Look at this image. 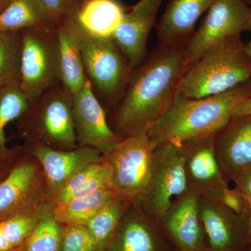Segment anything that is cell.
Here are the masks:
<instances>
[{
	"mask_svg": "<svg viewBox=\"0 0 251 251\" xmlns=\"http://www.w3.org/2000/svg\"><path fill=\"white\" fill-rule=\"evenodd\" d=\"M104 251H179L159 225L130 204Z\"/></svg>",
	"mask_w": 251,
	"mask_h": 251,
	"instance_id": "obj_16",
	"label": "cell"
},
{
	"mask_svg": "<svg viewBox=\"0 0 251 251\" xmlns=\"http://www.w3.org/2000/svg\"><path fill=\"white\" fill-rule=\"evenodd\" d=\"M112 188L111 167L104 158L92 163L50 197L51 206L59 205L100 189Z\"/></svg>",
	"mask_w": 251,
	"mask_h": 251,
	"instance_id": "obj_22",
	"label": "cell"
},
{
	"mask_svg": "<svg viewBox=\"0 0 251 251\" xmlns=\"http://www.w3.org/2000/svg\"><path fill=\"white\" fill-rule=\"evenodd\" d=\"M215 135L201 137L181 144L184 151L185 170L188 189L199 197L219 199L227 187L216 158Z\"/></svg>",
	"mask_w": 251,
	"mask_h": 251,
	"instance_id": "obj_13",
	"label": "cell"
},
{
	"mask_svg": "<svg viewBox=\"0 0 251 251\" xmlns=\"http://www.w3.org/2000/svg\"><path fill=\"white\" fill-rule=\"evenodd\" d=\"M23 145L40 163L49 186L50 197L77 173L103 158V153L92 147L57 150L43 145Z\"/></svg>",
	"mask_w": 251,
	"mask_h": 251,
	"instance_id": "obj_17",
	"label": "cell"
},
{
	"mask_svg": "<svg viewBox=\"0 0 251 251\" xmlns=\"http://www.w3.org/2000/svg\"><path fill=\"white\" fill-rule=\"evenodd\" d=\"M218 201L234 214L248 217L249 202L237 188H224Z\"/></svg>",
	"mask_w": 251,
	"mask_h": 251,
	"instance_id": "obj_32",
	"label": "cell"
},
{
	"mask_svg": "<svg viewBox=\"0 0 251 251\" xmlns=\"http://www.w3.org/2000/svg\"><path fill=\"white\" fill-rule=\"evenodd\" d=\"M80 45L86 75L108 113L121 99L133 69L112 39L81 31Z\"/></svg>",
	"mask_w": 251,
	"mask_h": 251,
	"instance_id": "obj_5",
	"label": "cell"
},
{
	"mask_svg": "<svg viewBox=\"0 0 251 251\" xmlns=\"http://www.w3.org/2000/svg\"><path fill=\"white\" fill-rule=\"evenodd\" d=\"M73 115L77 146L92 147L103 153L121 140L110 128L107 112L88 79L73 95Z\"/></svg>",
	"mask_w": 251,
	"mask_h": 251,
	"instance_id": "obj_12",
	"label": "cell"
},
{
	"mask_svg": "<svg viewBox=\"0 0 251 251\" xmlns=\"http://www.w3.org/2000/svg\"><path fill=\"white\" fill-rule=\"evenodd\" d=\"M158 225L178 251H208L199 196L192 190L175 198Z\"/></svg>",
	"mask_w": 251,
	"mask_h": 251,
	"instance_id": "obj_11",
	"label": "cell"
},
{
	"mask_svg": "<svg viewBox=\"0 0 251 251\" xmlns=\"http://www.w3.org/2000/svg\"><path fill=\"white\" fill-rule=\"evenodd\" d=\"M188 189L182 145L162 143L153 153L152 168L139 207L159 224L173 201Z\"/></svg>",
	"mask_w": 251,
	"mask_h": 251,
	"instance_id": "obj_7",
	"label": "cell"
},
{
	"mask_svg": "<svg viewBox=\"0 0 251 251\" xmlns=\"http://www.w3.org/2000/svg\"><path fill=\"white\" fill-rule=\"evenodd\" d=\"M130 204L125 198L117 195L84 225L94 238L99 251H104L111 242Z\"/></svg>",
	"mask_w": 251,
	"mask_h": 251,
	"instance_id": "obj_25",
	"label": "cell"
},
{
	"mask_svg": "<svg viewBox=\"0 0 251 251\" xmlns=\"http://www.w3.org/2000/svg\"><path fill=\"white\" fill-rule=\"evenodd\" d=\"M55 27L76 14L85 0H39Z\"/></svg>",
	"mask_w": 251,
	"mask_h": 251,
	"instance_id": "obj_31",
	"label": "cell"
},
{
	"mask_svg": "<svg viewBox=\"0 0 251 251\" xmlns=\"http://www.w3.org/2000/svg\"><path fill=\"white\" fill-rule=\"evenodd\" d=\"M217 0H171L156 25L162 45L178 46L187 42L196 24Z\"/></svg>",
	"mask_w": 251,
	"mask_h": 251,
	"instance_id": "obj_19",
	"label": "cell"
},
{
	"mask_svg": "<svg viewBox=\"0 0 251 251\" xmlns=\"http://www.w3.org/2000/svg\"><path fill=\"white\" fill-rule=\"evenodd\" d=\"M248 251H251V249H249V250H248Z\"/></svg>",
	"mask_w": 251,
	"mask_h": 251,
	"instance_id": "obj_40",
	"label": "cell"
},
{
	"mask_svg": "<svg viewBox=\"0 0 251 251\" xmlns=\"http://www.w3.org/2000/svg\"><path fill=\"white\" fill-rule=\"evenodd\" d=\"M19 136L24 143L39 145L57 150L77 147L73 96L60 83L41 94L16 121Z\"/></svg>",
	"mask_w": 251,
	"mask_h": 251,
	"instance_id": "obj_4",
	"label": "cell"
},
{
	"mask_svg": "<svg viewBox=\"0 0 251 251\" xmlns=\"http://www.w3.org/2000/svg\"><path fill=\"white\" fill-rule=\"evenodd\" d=\"M113 188H103L91 194L52 206V214L62 224L85 225L117 196Z\"/></svg>",
	"mask_w": 251,
	"mask_h": 251,
	"instance_id": "obj_24",
	"label": "cell"
},
{
	"mask_svg": "<svg viewBox=\"0 0 251 251\" xmlns=\"http://www.w3.org/2000/svg\"><path fill=\"white\" fill-rule=\"evenodd\" d=\"M199 209L208 251H243L247 239V217L237 215L217 200L199 197Z\"/></svg>",
	"mask_w": 251,
	"mask_h": 251,
	"instance_id": "obj_15",
	"label": "cell"
},
{
	"mask_svg": "<svg viewBox=\"0 0 251 251\" xmlns=\"http://www.w3.org/2000/svg\"><path fill=\"white\" fill-rule=\"evenodd\" d=\"M164 0H139L126 13L112 36L132 69L138 67L148 57L147 46L157 14Z\"/></svg>",
	"mask_w": 251,
	"mask_h": 251,
	"instance_id": "obj_14",
	"label": "cell"
},
{
	"mask_svg": "<svg viewBox=\"0 0 251 251\" xmlns=\"http://www.w3.org/2000/svg\"><path fill=\"white\" fill-rule=\"evenodd\" d=\"M245 50L247 52V55L251 61V40L245 43Z\"/></svg>",
	"mask_w": 251,
	"mask_h": 251,
	"instance_id": "obj_37",
	"label": "cell"
},
{
	"mask_svg": "<svg viewBox=\"0 0 251 251\" xmlns=\"http://www.w3.org/2000/svg\"><path fill=\"white\" fill-rule=\"evenodd\" d=\"M44 206L29 214L0 221V251L21 250L25 241L35 227Z\"/></svg>",
	"mask_w": 251,
	"mask_h": 251,
	"instance_id": "obj_29",
	"label": "cell"
},
{
	"mask_svg": "<svg viewBox=\"0 0 251 251\" xmlns=\"http://www.w3.org/2000/svg\"><path fill=\"white\" fill-rule=\"evenodd\" d=\"M62 234L63 224L54 217L48 203L20 251H61Z\"/></svg>",
	"mask_w": 251,
	"mask_h": 251,
	"instance_id": "obj_26",
	"label": "cell"
},
{
	"mask_svg": "<svg viewBox=\"0 0 251 251\" xmlns=\"http://www.w3.org/2000/svg\"><path fill=\"white\" fill-rule=\"evenodd\" d=\"M22 31H0V89L21 80Z\"/></svg>",
	"mask_w": 251,
	"mask_h": 251,
	"instance_id": "obj_27",
	"label": "cell"
},
{
	"mask_svg": "<svg viewBox=\"0 0 251 251\" xmlns=\"http://www.w3.org/2000/svg\"><path fill=\"white\" fill-rule=\"evenodd\" d=\"M24 150L9 174L0 181V221L39 210L49 203L44 170L25 147Z\"/></svg>",
	"mask_w": 251,
	"mask_h": 251,
	"instance_id": "obj_8",
	"label": "cell"
},
{
	"mask_svg": "<svg viewBox=\"0 0 251 251\" xmlns=\"http://www.w3.org/2000/svg\"><path fill=\"white\" fill-rule=\"evenodd\" d=\"M11 0H0V13L6 7Z\"/></svg>",
	"mask_w": 251,
	"mask_h": 251,
	"instance_id": "obj_38",
	"label": "cell"
},
{
	"mask_svg": "<svg viewBox=\"0 0 251 251\" xmlns=\"http://www.w3.org/2000/svg\"><path fill=\"white\" fill-rule=\"evenodd\" d=\"M30 104L19 84L0 89V155L9 152L11 150L6 143V126L11 122L17 121Z\"/></svg>",
	"mask_w": 251,
	"mask_h": 251,
	"instance_id": "obj_28",
	"label": "cell"
},
{
	"mask_svg": "<svg viewBox=\"0 0 251 251\" xmlns=\"http://www.w3.org/2000/svg\"><path fill=\"white\" fill-rule=\"evenodd\" d=\"M61 251H99L97 244L84 225L63 224Z\"/></svg>",
	"mask_w": 251,
	"mask_h": 251,
	"instance_id": "obj_30",
	"label": "cell"
},
{
	"mask_svg": "<svg viewBox=\"0 0 251 251\" xmlns=\"http://www.w3.org/2000/svg\"><path fill=\"white\" fill-rule=\"evenodd\" d=\"M20 87L33 102L59 83L58 51L55 29L24 30Z\"/></svg>",
	"mask_w": 251,
	"mask_h": 251,
	"instance_id": "obj_9",
	"label": "cell"
},
{
	"mask_svg": "<svg viewBox=\"0 0 251 251\" xmlns=\"http://www.w3.org/2000/svg\"><path fill=\"white\" fill-rule=\"evenodd\" d=\"M247 239L251 243V201H249V210L247 217Z\"/></svg>",
	"mask_w": 251,
	"mask_h": 251,
	"instance_id": "obj_36",
	"label": "cell"
},
{
	"mask_svg": "<svg viewBox=\"0 0 251 251\" xmlns=\"http://www.w3.org/2000/svg\"><path fill=\"white\" fill-rule=\"evenodd\" d=\"M24 151V147L22 145L11 148L9 152L0 155V181L9 174Z\"/></svg>",
	"mask_w": 251,
	"mask_h": 251,
	"instance_id": "obj_33",
	"label": "cell"
},
{
	"mask_svg": "<svg viewBox=\"0 0 251 251\" xmlns=\"http://www.w3.org/2000/svg\"><path fill=\"white\" fill-rule=\"evenodd\" d=\"M186 43L158 44L133 69L123 95L107 113L110 128L120 139L147 131L171 110L183 77L189 70Z\"/></svg>",
	"mask_w": 251,
	"mask_h": 251,
	"instance_id": "obj_1",
	"label": "cell"
},
{
	"mask_svg": "<svg viewBox=\"0 0 251 251\" xmlns=\"http://www.w3.org/2000/svg\"><path fill=\"white\" fill-rule=\"evenodd\" d=\"M155 148L144 131L120 140L103 153L111 167L112 188L133 205L140 206L146 193Z\"/></svg>",
	"mask_w": 251,
	"mask_h": 251,
	"instance_id": "obj_6",
	"label": "cell"
},
{
	"mask_svg": "<svg viewBox=\"0 0 251 251\" xmlns=\"http://www.w3.org/2000/svg\"><path fill=\"white\" fill-rule=\"evenodd\" d=\"M242 35L226 38L209 48L183 77L178 93L201 99L230 90L251 78V61Z\"/></svg>",
	"mask_w": 251,
	"mask_h": 251,
	"instance_id": "obj_3",
	"label": "cell"
},
{
	"mask_svg": "<svg viewBox=\"0 0 251 251\" xmlns=\"http://www.w3.org/2000/svg\"><path fill=\"white\" fill-rule=\"evenodd\" d=\"M237 188L248 201H251V166L241 172L233 179Z\"/></svg>",
	"mask_w": 251,
	"mask_h": 251,
	"instance_id": "obj_34",
	"label": "cell"
},
{
	"mask_svg": "<svg viewBox=\"0 0 251 251\" xmlns=\"http://www.w3.org/2000/svg\"><path fill=\"white\" fill-rule=\"evenodd\" d=\"M59 67V83L72 95L82 88L87 80L81 52V31L74 16L55 28Z\"/></svg>",
	"mask_w": 251,
	"mask_h": 251,
	"instance_id": "obj_20",
	"label": "cell"
},
{
	"mask_svg": "<svg viewBox=\"0 0 251 251\" xmlns=\"http://www.w3.org/2000/svg\"><path fill=\"white\" fill-rule=\"evenodd\" d=\"M55 28L39 0H11L0 13V31H52Z\"/></svg>",
	"mask_w": 251,
	"mask_h": 251,
	"instance_id": "obj_23",
	"label": "cell"
},
{
	"mask_svg": "<svg viewBox=\"0 0 251 251\" xmlns=\"http://www.w3.org/2000/svg\"><path fill=\"white\" fill-rule=\"evenodd\" d=\"M247 1L248 4L250 5L251 7V0H247Z\"/></svg>",
	"mask_w": 251,
	"mask_h": 251,
	"instance_id": "obj_39",
	"label": "cell"
},
{
	"mask_svg": "<svg viewBox=\"0 0 251 251\" xmlns=\"http://www.w3.org/2000/svg\"><path fill=\"white\" fill-rule=\"evenodd\" d=\"M251 31V7L247 0H217L186 43L190 67L226 38Z\"/></svg>",
	"mask_w": 251,
	"mask_h": 251,
	"instance_id": "obj_10",
	"label": "cell"
},
{
	"mask_svg": "<svg viewBox=\"0 0 251 251\" xmlns=\"http://www.w3.org/2000/svg\"><path fill=\"white\" fill-rule=\"evenodd\" d=\"M247 115H251V98L246 99L239 103L233 113V116Z\"/></svg>",
	"mask_w": 251,
	"mask_h": 251,
	"instance_id": "obj_35",
	"label": "cell"
},
{
	"mask_svg": "<svg viewBox=\"0 0 251 251\" xmlns=\"http://www.w3.org/2000/svg\"><path fill=\"white\" fill-rule=\"evenodd\" d=\"M216 158L228 182L251 166V115L232 116L214 137Z\"/></svg>",
	"mask_w": 251,
	"mask_h": 251,
	"instance_id": "obj_18",
	"label": "cell"
},
{
	"mask_svg": "<svg viewBox=\"0 0 251 251\" xmlns=\"http://www.w3.org/2000/svg\"><path fill=\"white\" fill-rule=\"evenodd\" d=\"M251 98V78L230 90L201 99H188L178 93L171 110L147 130L155 147L176 145L201 137L215 135L233 116L239 103Z\"/></svg>",
	"mask_w": 251,
	"mask_h": 251,
	"instance_id": "obj_2",
	"label": "cell"
},
{
	"mask_svg": "<svg viewBox=\"0 0 251 251\" xmlns=\"http://www.w3.org/2000/svg\"><path fill=\"white\" fill-rule=\"evenodd\" d=\"M125 14V7L118 0H85L74 17L84 34L112 39Z\"/></svg>",
	"mask_w": 251,
	"mask_h": 251,
	"instance_id": "obj_21",
	"label": "cell"
}]
</instances>
